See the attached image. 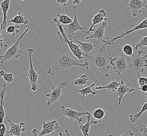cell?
Wrapping results in <instances>:
<instances>
[{
    "label": "cell",
    "mask_w": 147,
    "mask_h": 136,
    "mask_svg": "<svg viewBox=\"0 0 147 136\" xmlns=\"http://www.w3.org/2000/svg\"><path fill=\"white\" fill-rule=\"evenodd\" d=\"M59 126L56 120H50L43 122L42 129L39 133L38 136H43L49 135L51 133H54L55 131H58L59 129Z\"/></svg>",
    "instance_id": "obj_15"
},
{
    "label": "cell",
    "mask_w": 147,
    "mask_h": 136,
    "mask_svg": "<svg viewBox=\"0 0 147 136\" xmlns=\"http://www.w3.org/2000/svg\"><path fill=\"white\" fill-rule=\"evenodd\" d=\"M123 51L125 54H126L128 56L132 57V56L134 54L133 48L129 44H126L123 46Z\"/></svg>",
    "instance_id": "obj_31"
},
{
    "label": "cell",
    "mask_w": 147,
    "mask_h": 136,
    "mask_svg": "<svg viewBox=\"0 0 147 136\" xmlns=\"http://www.w3.org/2000/svg\"><path fill=\"white\" fill-rule=\"evenodd\" d=\"M11 0H3V1L1 3V7L2 10L3 12V22L0 25V29L4 30L7 27V24H8V20H7V14L9 12L10 3Z\"/></svg>",
    "instance_id": "obj_18"
},
{
    "label": "cell",
    "mask_w": 147,
    "mask_h": 136,
    "mask_svg": "<svg viewBox=\"0 0 147 136\" xmlns=\"http://www.w3.org/2000/svg\"><path fill=\"white\" fill-rule=\"evenodd\" d=\"M0 47L1 48H7L8 47V45L4 43L2 35V31H1V29H0Z\"/></svg>",
    "instance_id": "obj_35"
},
{
    "label": "cell",
    "mask_w": 147,
    "mask_h": 136,
    "mask_svg": "<svg viewBox=\"0 0 147 136\" xmlns=\"http://www.w3.org/2000/svg\"><path fill=\"white\" fill-rule=\"evenodd\" d=\"M82 1V0H73V4L74 5H78V4H79Z\"/></svg>",
    "instance_id": "obj_41"
},
{
    "label": "cell",
    "mask_w": 147,
    "mask_h": 136,
    "mask_svg": "<svg viewBox=\"0 0 147 136\" xmlns=\"http://www.w3.org/2000/svg\"><path fill=\"white\" fill-rule=\"evenodd\" d=\"M0 77H2L4 80L8 83H11L14 82V75L11 73H6L3 70H0Z\"/></svg>",
    "instance_id": "obj_28"
},
{
    "label": "cell",
    "mask_w": 147,
    "mask_h": 136,
    "mask_svg": "<svg viewBox=\"0 0 147 136\" xmlns=\"http://www.w3.org/2000/svg\"><path fill=\"white\" fill-rule=\"evenodd\" d=\"M85 57L90 60L93 65L96 67L101 73L105 78L110 77L109 71L110 69L111 57L108 54L106 51V46L105 44L100 48L97 54H94L85 55Z\"/></svg>",
    "instance_id": "obj_2"
},
{
    "label": "cell",
    "mask_w": 147,
    "mask_h": 136,
    "mask_svg": "<svg viewBox=\"0 0 147 136\" xmlns=\"http://www.w3.org/2000/svg\"><path fill=\"white\" fill-rule=\"evenodd\" d=\"M9 23H14L15 24H24V25H28L29 24V22L27 18L24 17V15L19 12L17 15H16L14 18H11L8 20Z\"/></svg>",
    "instance_id": "obj_23"
},
{
    "label": "cell",
    "mask_w": 147,
    "mask_h": 136,
    "mask_svg": "<svg viewBox=\"0 0 147 136\" xmlns=\"http://www.w3.org/2000/svg\"><path fill=\"white\" fill-rule=\"evenodd\" d=\"M21 1H32V0H20Z\"/></svg>",
    "instance_id": "obj_42"
},
{
    "label": "cell",
    "mask_w": 147,
    "mask_h": 136,
    "mask_svg": "<svg viewBox=\"0 0 147 136\" xmlns=\"http://www.w3.org/2000/svg\"><path fill=\"white\" fill-rule=\"evenodd\" d=\"M111 65L117 75H120L123 72H125L128 70V66L125 54L123 52L121 56L111 58Z\"/></svg>",
    "instance_id": "obj_10"
},
{
    "label": "cell",
    "mask_w": 147,
    "mask_h": 136,
    "mask_svg": "<svg viewBox=\"0 0 147 136\" xmlns=\"http://www.w3.org/2000/svg\"><path fill=\"white\" fill-rule=\"evenodd\" d=\"M74 20L72 23L68 25H62L64 29L65 35L69 39H73V37L75 36L77 31H80L86 34L87 31H85V28L82 27L77 16L76 7L73 6Z\"/></svg>",
    "instance_id": "obj_6"
},
{
    "label": "cell",
    "mask_w": 147,
    "mask_h": 136,
    "mask_svg": "<svg viewBox=\"0 0 147 136\" xmlns=\"http://www.w3.org/2000/svg\"><path fill=\"white\" fill-rule=\"evenodd\" d=\"M53 20H57V22H58L62 25H68L72 23L73 21L72 18L64 13L57 14V18L55 17Z\"/></svg>",
    "instance_id": "obj_25"
},
{
    "label": "cell",
    "mask_w": 147,
    "mask_h": 136,
    "mask_svg": "<svg viewBox=\"0 0 147 136\" xmlns=\"http://www.w3.org/2000/svg\"><path fill=\"white\" fill-rule=\"evenodd\" d=\"M39 133V132L38 131V130H37L36 128H34V130L32 131V135H33V136H38Z\"/></svg>",
    "instance_id": "obj_40"
},
{
    "label": "cell",
    "mask_w": 147,
    "mask_h": 136,
    "mask_svg": "<svg viewBox=\"0 0 147 136\" xmlns=\"http://www.w3.org/2000/svg\"><path fill=\"white\" fill-rule=\"evenodd\" d=\"M53 20L59 29V31L57 32V35L59 37L60 42L67 44L70 50L72 52V54H73V55L75 56V57H76L81 63H84L82 59L83 57L84 56V54L80 48L79 46L74 44V42L72 41L71 39H69L68 37H67L66 35H65V31L62 24H61L55 20Z\"/></svg>",
    "instance_id": "obj_3"
},
{
    "label": "cell",
    "mask_w": 147,
    "mask_h": 136,
    "mask_svg": "<svg viewBox=\"0 0 147 136\" xmlns=\"http://www.w3.org/2000/svg\"><path fill=\"white\" fill-rule=\"evenodd\" d=\"M139 89L142 94L146 95V94L147 93V85H144L140 86Z\"/></svg>",
    "instance_id": "obj_36"
},
{
    "label": "cell",
    "mask_w": 147,
    "mask_h": 136,
    "mask_svg": "<svg viewBox=\"0 0 147 136\" xmlns=\"http://www.w3.org/2000/svg\"><path fill=\"white\" fill-rule=\"evenodd\" d=\"M146 3V0H129L127 11L131 12L133 17H137L142 13V9H147Z\"/></svg>",
    "instance_id": "obj_11"
},
{
    "label": "cell",
    "mask_w": 147,
    "mask_h": 136,
    "mask_svg": "<svg viewBox=\"0 0 147 136\" xmlns=\"http://www.w3.org/2000/svg\"><path fill=\"white\" fill-rule=\"evenodd\" d=\"M73 42H76L78 44L79 47L82 50V52L85 55H88L91 54V52L94 50L96 48V44L94 43H84L79 41L78 40L71 39Z\"/></svg>",
    "instance_id": "obj_19"
},
{
    "label": "cell",
    "mask_w": 147,
    "mask_h": 136,
    "mask_svg": "<svg viewBox=\"0 0 147 136\" xmlns=\"http://www.w3.org/2000/svg\"><path fill=\"white\" fill-rule=\"evenodd\" d=\"M146 95L147 96V99H146V102H147V93L146 94Z\"/></svg>",
    "instance_id": "obj_43"
},
{
    "label": "cell",
    "mask_w": 147,
    "mask_h": 136,
    "mask_svg": "<svg viewBox=\"0 0 147 136\" xmlns=\"http://www.w3.org/2000/svg\"></svg>",
    "instance_id": "obj_45"
},
{
    "label": "cell",
    "mask_w": 147,
    "mask_h": 136,
    "mask_svg": "<svg viewBox=\"0 0 147 136\" xmlns=\"http://www.w3.org/2000/svg\"><path fill=\"white\" fill-rule=\"evenodd\" d=\"M80 67L89 69V63H81L79 60L74 59L67 48L64 49L62 51L57 54L56 59L54 60L52 67L49 68L47 73L49 75H53L58 71L68 69L72 67Z\"/></svg>",
    "instance_id": "obj_1"
},
{
    "label": "cell",
    "mask_w": 147,
    "mask_h": 136,
    "mask_svg": "<svg viewBox=\"0 0 147 136\" xmlns=\"http://www.w3.org/2000/svg\"><path fill=\"white\" fill-rule=\"evenodd\" d=\"M29 31V29H27L23 34L20 36V38L16 40L13 45L6 51L3 55L0 56V63L3 64L5 61L13 59H19L20 57L23 54L22 50L20 48V40Z\"/></svg>",
    "instance_id": "obj_4"
},
{
    "label": "cell",
    "mask_w": 147,
    "mask_h": 136,
    "mask_svg": "<svg viewBox=\"0 0 147 136\" xmlns=\"http://www.w3.org/2000/svg\"><path fill=\"white\" fill-rule=\"evenodd\" d=\"M144 47H147V36L142 38L140 42L136 44L135 48L136 51H137L139 49L142 48Z\"/></svg>",
    "instance_id": "obj_32"
},
{
    "label": "cell",
    "mask_w": 147,
    "mask_h": 136,
    "mask_svg": "<svg viewBox=\"0 0 147 136\" xmlns=\"http://www.w3.org/2000/svg\"><path fill=\"white\" fill-rule=\"evenodd\" d=\"M67 86V83L62 82L60 83L57 87H52V91L50 93L47 94L45 96L48 97L47 103L48 106L51 105L55 102H57L62 96L64 89Z\"/></svg>",
    "instance_id": "obj_9"
},
{
    "label": "cell",
    "mask_w": 147,
    "mask_h": 136,
    "mask_svg": "<svg viewBox=\"0 0 147 136\" xmlns=\"http://www.w3.org/2000/svg\"><path fill=\"white\" fill-rule=\"evenodd\" d=\"M98 122L92 120L91 119V114L90 113L87 115V122L84 125H81L79 126L80 130L82 131L83 136H89V132L90 131V126L92 125H97Z\"/></svg>",
    "instance_id": "obj_20"
},
{
    "label": "cell",
    "mask_w": 147,
    "mask_h": 136,
    "mask_svg": "<svg viewBox=\"0 0 147 136\" xmlns=\"http://www.w3.org/2000/svg\"><path fill=\"white\" fill-rule=\"evenodd\" d=\"M120 85V82H119L116 81H112L110 83H109L107 85L105 86H99L95 88L96 90H102L103 89H106L109 91H112L113 93H114L116 89Z\"/></svg>",
    "instance_id": "obj_24"
},
{
    "label": "cell",
    "mask_w": 147,
    "mask_h": 136,
    "mask_svg": "<svg viewBox=\"0 0 147 136\" xmlns=\"http://www.w3.org/2000/svg\"><path fill=\"white\" fill-rule=\"evenodd\" d=\"M107 27V23L105 22L101 23V24L96 26V27L93 28L92 32L93 34L91 36H89L86 37L87 40L91 39H96L99 40L104 43L105 41V29Z\"/></svg>",
    "instance_id": "obj_14"
},
{
    "label": "cell",
    "mask_w": 147,
    "mask_h": 136,
    "mask_svg": "<svg viewBox=\"0 0 147 136\" xmlns=\"http://www.w3.org/2000/svg\"><path fill=\"white\" fill-rule=\"evenodd\" d=\"M34 52V50L33 49L29 48L27 49V52L28 56L29 59V64H30V68L28 73L27 74V77H28L29 81L31 85V90L34 92L37 91L38 88V80L39 78L38 74L37 73L36 71H35L32 60V56L33 53Z\"/></svg>",
    "instance_id": "obj_7"
},
{
    "label": "cell",
    "mask_w": 147,
    "mask_h": 136,
    "mask_svg": "<svg viewBox=\"0 0 147 136\" xmlns=\"http://www.w3.org/2000/svg\"><path fill=\"white\" fill-rule=\"evenodd\" d=\"M72 83L74 85L79 86H82L86 84H90L89 79L87 74H83L78 78L74 80Z\"/></svg>",
    "instance_id": "obj_26"
},
{
    "label": "cell",
    "mask_w": 147,
    "mask_h": 136,
    "mask_svg": "<svg viewBox=\"0 0 147 136\" xmlns=\"http://www.w3.org/2000/svg\"><path fill=\"white\" fill-rule=\"evenodd\" d=\"M108 20L107 18V13L105 11V10H100L97 14L94 15L93 16V18L92 20V24L89 27V29L86 33V35L89 34L90 32H92L94 26L99 24L100 23H102L103 22H106Z\"/></svg>",
    "instance_id": "obj_17"
},
{
    "label": "cell",
    "mask_w": 147,
    "mask_h": 136,
    "mask_svg": "<svg viewBox=\"0 0 147 136\" xmlns=\"http://www.w3.org/2000/svg\"><path fill=\"white\" fill-rule=\"evenodd\" d=\"M0 78H1V77H0Z\"/></svg>",
    "instance_id": "obj_44"
},
{
    "label": "cell",
    "mask_w": 147,
    "mask_h": 136,
    "mask_svg": "<svg viewBox=\"0 0 147 136\" xmlns=\"http://www.w3.org/2000/svg\"><path fill=\"white\" fill-rule=\"evenodd\" d=\"M147 29V18L144 19V20H143L138 25H136L133 29H131L130 30H128V31H124V32H122V33L119 36H117L115 37H107L106 40H105V41L104 43V44L106 46L108 45H114V44L115 43L116 40L119 39L121 38H122L124 37H125L128 34H130L134 31Z\"/></svg>",
    "instance_id": "obj_8"
},
{
    "label": "cell",
    "mask_w": 147,
    "mask_h": 136,
    "mask_svg": "<svg viewBox=\"0 0 147 136\" xmlns=\"http://www.w3.org/2000/svg\"><path fill=\"white\" fill-rule=\"evenodd\" d=\"M138 83L140 86H142L144 85H147V77H140V75H138Z\"/></svg>",
    "instance_id": "obj_33"
},
{
    "label": "cell",
    "mask_w": 147,
    "mask_h": 136,
    "mask_svg": "<svg viewBox=\"0 0 147 136\" xmlns=\"http://www.w3.org/2000/svg\"><path fill=\"white\" fill-rule=\"evenodd\" d=\"M142 51L137 50V54H133L129 67L136 72L137 76L144 72V69L147 67V54L142 56Z\"/></svg>",
    "instance_id": "obj_5"
},
{
    "label": "cell",
    "mask_w": 147,
    "mask_h": 136,
    "mask_svg": "<svg viewBox=\"0 0 147 136\" xmlns=\"http://www.w3.org/2000/svg\"><path fill=\"white\" fill-rule=\"evenodd\" d=\"M135 91V89L134 88L131 87L129 84H125V83L121 80L120 82V85L116 89L115 92L114 93L115 94V97H114L113 99L116 98L117 97H119V105L121 104L122 100L125 95L127 93H130Z\"/></svg>",
    "instance_id": "obj_13"
},
{
    "label": "cell",
    "mask_w": 147,
    "mask_h": 136,
    "mask_svg": "<svg viewBox=\"0 0 147 136\" xmlns=\"http://www.w3.org/2000/svg\"><path fill=\"white\" fill-rule=\"evenodd\" d=\"M140 133H142V136H147V127L143 126L140 129Z\"/></svg>",
    "instance_id": "obj_39"
},
{
    "label": "cell",
    "mask_w": 147,
    "mask_h": 136,
    "mask_svg": "<svg viewBox=\"0 0 147 136\" xmlns=\"http://www.w3.org/2000/svg\"><path fill=\"white\" fill-rule=\"evenodd\" d=\"M60 109L62 111V113L64 116L68 117L71 121L77 120L79 123L82 122V119L81 117L87 115L88 114L90 113L89 112H78L74 110L71 108L66 107L63 105L61 106Z\"/></svg>",
    "instance_id": "obj_12"
},
{
    "label": "cell",
    "mask_w": 147,
    "mask_h": 136,
    "mask_svg": "<svg viewBox=\"0 0 147 136\" xmlns=\"http://www.w3.org/2000/svg\"><path fill=\"white\" fill-rule=\"evenodd\" d=\"M7 87L6 85H3V89L0 92V124H2L4 122L6 113L4 109L5 104L4 103V99L5 97L6 91Z\"/></svg>",
    "instance_id": "obj_21"
},
{
    "label": "cell",
    "mask_w": 147,
    "mask_h": 136,
    "mask_svg": "<svg viewBox=\"0 0 147 136\" xmlns=\"http://www.w3.org/2000/svg\"><path fill=\"white\" fill-rule=\"evenodd\" d=\"M147 111V102L144 103V105L142 106L141 110L139 112L135 114H132L129 115V118H130V121L133 123L136 122L139 118L142 116V114L144 113V112H146Z\"/></svg>",
    "instance_id": "obj_27"
},
{
    "label": "cell",
    "mask_w": 147,
    "mask_h": 136,
    "mask_svg": "<svg viewBox=\"0 0 147 136\" xmlns=\"http://www.w3.org/2000/svg\"><path fill=\"white\" fill-rule=\"evenodd\" d=\"M96 84V83H93L89 86H87L86 88H83L81 90H75V91L80 93V94L81 95V98L82 99H84V97L86 96H87L89 94H90L91 96H94V95H96V92L93 91L92 90V88Z\"/></svg>",
    "instance_id": "obj_22"
},
{
    "label": "cell",
    "mask_w": 147,
    "mask_h": 136,
    "mask_svg": "<svg viewBox=\"0 0 147 136\" xmlns=\"http://www.w3.org/2000/svg\"><path fill=\"white\" fill-rule=\"evenodd\" d=\"M6 133V127L3 123L0 124V136H4Z\"/></svg>",
    "instance_id": "obj_34"
},
{
    "label": "cell",
    "mask_w": 147,
    "mask_h": 136,
    "mask_svg": "<svg viewBox=\"0 0 147 136\" xmlns=\"http://www.w3.org/2000/svg\"><path fill=\"white\" fill-rule=\"evenodd\" d=\"M120 136H134V133L131 131L130 130H127L125 131L123 133L120 135Z\"/></svg>",
    "instance_id": "obj_37"
},
{
    "label": "cell",
    "mask_w": 147,
    "mask_h": 136,
    "mask_svg": "<svg viewBox=\"0 0 147 136\" xmlns=\"http://www.w3.org/2000/svg\"><path fill=\"white\" fill-rule=\"evenodd\" d=\"M105 110L102 108H97L94 110L92 112V116L94 119L101 120L105 116Z\"/></svg>",
    "instance_id": "obj_29"
},
{
    "label": "cell",
    "mask_w": 147,
    "mask_h": 136,
    "mask_svg": "<svg viewBox=\"0 0 147 136\" xmlns=\"http://www.w3.org/2000/svg\"><path fill=\"white\" fill-rule=\"evenodd\" d=\"M20 26L18 24H15L14 25L9 26L6 29V33L11 34L12 36L14 37L16 34L20 32Z\"/></svg>",
    "instance_id": "obj_30"
},
{
    "label": "cell",
    "mask_w": 147,
    "mask_h": 136,
    "mask_svg": "<svg viewBox=\"0 0 147 136\" xmlns=\"http://www.w3.org/2000/svg\"><path fill=\"white\" fill-rule=\"evenodd\" d=\"M6 120L9 122V126L10 127L9 131H6V133L11 136H20L21 133H25V123L24 122H21L20 124H15L9 119V118H6Z\"/></svg>",
    "instance_id": "obj_16"
},
{
    "label": "cell",
    "mask_w": 147,
    "mask_h": 136,
    "mask_svg": "<svg viewBox=\"0 0 147 136\" xmlns=\"http://www.w3.org/2000/svg\"><path fill=\"white\" fill-rule=\"evenodd\" d=\"M69 0H56L57 3L59 4H62L64 6H67V2Z\"/></svg>",
    "instance_id": "obj_38"
}]
</instances>
